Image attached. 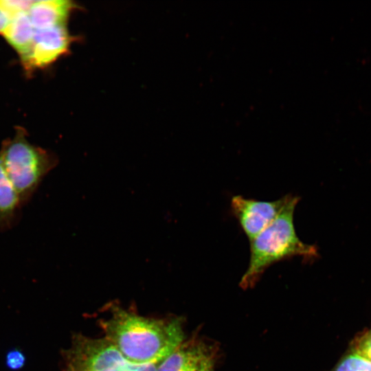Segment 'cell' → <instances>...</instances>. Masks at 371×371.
<instances>
[{
    "label": "cell",
    "mask_w": 371,
    "mask_h": 371,
    "mask_svg": "<svg viewBox=\"0 0 371 371\" xmlns=\"http://www.w3.org/2000/svg\"><path fill=\"white\" fill-rule=\"evenodd\" d=\"M300 199L292 195L277 218L249 242V261L241 287L252 286L268 267L279 261L295 256L313 261L319 257L317 247L304 243L296 234L294 212Z\"/></svg>",
    "instance_id": "cell-2"
},
{
    "label": "cell",
    "mask_w": 371,
    "mask_h": 371,
    "mask_svg": "<svg viewBox=\"0 0 371 371\" xmlns=\"http://www.w3.org/2000/svg\"><path fill=\"white\" fill-rule=\"evenodd\" d=\"M25 358L23 352L18 350L10 351L6 356V365L12 370L21 368L25 364Z\"/></svg>",
    "instance_id": "cell-14"
},
{
    "label": "cell",
    "mask_w": 371,
    "mask_h": 371,
    "mask_svg": "<svg viewBox=\"0 0 371 371\" xmlns=\"http://www.w3.org/2000/svg\"><path fill=\"white\" fill-rule=\"evenodd\" d=\"M34 33L35 29L27 12H21L12 16L3 34L7 42L16 50L25 68L29 63Z\"/></svg>",
    "instance_id": "cell-9"
},
{
    "label": "cell",
    "mask_w": 371,
    "mask_h": 371,
    "mask_svg": "<svg viewBox=\"0 0 371 371\" xmlns=\"http://www.w3.org/2000/svg\"><path fill=\"white\" fill-rule=\"evenodd\" d=\"M350 350L371 361V328L353 340Z\"/></svg>",
    "instance_id": "cell-12"
},
{
    "label": "cell",
    "mask_w": 371,
    "mask_h": 371,
    "mask_svg": "<svg viewBox=\"0 0 371 371\" xmlns=\"http://www.w3.org/2000/svg\"><path fill=\"white\" fill-rule=\"evenodd\" d=\"M213 366V356L203 344H181L162 360L157 371H198Z\"/></svg>",
    "instance_id": "cell-7"
},
{
    "label": "cell",
    "mask_w": 371,
    "mask_h": 371,
    "mask_svg": "<svg viewBox=\"0 0 371 371\" xmlns=\"http://www.w3.org/2000/svg\"><path fill=\"white\" fill-rule=\"evenodd\" d=\"M292 195L288 194L270 201L235 195L231 199L232 214L250 242L277 218Z\"/></svg>",
    "instance_id": "cell-5"
},
{
    "label": "cell",
    "mask_w": 371,
    "mask_h": 371,
    "mask_svg": "<svg viewBox=\"0 0 371 371\" xmlns=\"http://www.w3.org/2000/svg\"><path fill=\"white\" fill-rule=\"evenodd\" d=\"M23 206L0 156V232L8 231L16 225L21 216Z\"/></svg>",
    "instance_id": "cell-10"
},
{
    "label": "cell",
    "mask_w": 371,
    "mask_h": 371,
    "mask_svg": "<svg viewBox=\"0 0 371 371\" xmlns=\"http://www.w3.org/2000/svg\"><path fill=\"white\" fill-rule=\"evenodd\" d=\"M0 156L23 205L31 200L44 178L58 164L54 153L31 144L22 129L18 130L13 138L2 143Z\"/></svg>",
    "instance_id": "cell-3"
},
{
    "label": "cell",
    "mask_w": 371,
    "mask_h": 371,
    "mask_svg": "<svg viewBox=\"0 0 371 371\" xmlns=\"http://www.w3.org/2000/svg\"><path fill=\"white\" fill-rule=\"evenodd\" d=\"M111 341L130 363L142 365L161 361L183 339L177 319L147 318L117 308L102 324Z\"/></svg>",
    "instance_id": "cell-1"
},
{
    "label": "cell",
    "mask_w": 371,
    "mask_h": 371,
    "mask_svg": "<svg viewBox=\"0 0 371 371\" xmlns=\"http://www.w3.org/2000/svg\"><path fill=\"white\" fill-rule=\"evenodd\" d=\"M74 5L69 1H34L27 13L35 30L65 25Z\"/></svg>",
    "instance_id": "cell-8"
},
{
    "label": "cell",
    "mask_w": 371,
    "mask_h": 371,
    "mask_svg": "<svg viewBox=\"0 0 371 371\" xmlns=\"http://www.w3.org/2000/svg\"><path fill=\"white\" fill-rule=\"evenodd\" d=\"M69 371H84V370L69 369Z\"/></svg>",
    "instance_id": "cell-18"
},
{
    "label": "cell",
    "mask_w": 371,
    "mask_h": 371,
    "mask_svg": "<svg viewBox=\"0 0 371 371\" xmlns=\"http://www.w3.org/2000/svg\"><path fill=\"white\" fill-rule=\"evenodd\" d=\"M131 371H157L155 363L135 365Z\"/></svg>",
    "instance_id": "cell-16"
},
{
    "label": "cell",
    "mask_w": 371,
    "mask_h": 371,
    "mask_svg": "<svg viewBox=\"0 0 371 371\" xmlns=\"http://www.w3.org/2000/svg\"><path fill=\"white\" fill-rule=\"evenodd\" d=\"M212 367L213 366H207V367H205V368H203L198 371H213L212 370Z\"/></svg>",
    "instance_id": "cell-17"
},
{
    "label": "cell",
    "mask_w": 371,
    "mask_h": 371,
    "mask_svg": "<svg viewBox=\"0 0 371 371\" xmlns=\"http://www.w3.org/2000/svg\"><path fill=\"white\" fill-rule=\"evenodd\" d=\"M69 369L84 371H131L128 363L108 339L77 337L68 352Z\"/></svg>",
    "instance_id": "cell-4"
},
{
    "label": "cell",
    "mask_w": 371,
    "mask_h": 371,
    "mask_svg": "<svg viewBox=\"0 0 371 371\" xmlns=\"http://www.w3.org/2000/svg\"><path fill=\"white\" fill-rule=\"evenodd\" d=\"M71 37L66 25L35 30L27 70L43 67L55 61L67 51Z\"/></svg>",
    "instance_id": "cell-6"
},
{
    "label": "cell",
    "mask_w": 371,
    "mask_h": 371,
    "mask_svg": "<svg viewBox=\"0 0 371 371\" xmlns=\"http://www.w3.org/2000/svg\"><path fill=\"white\" fill-rule=\"evenodd\" d=\"M331 371H371V361L350 350Z\"/></svg>",
    "instance_id": "cell-11"
},
{
    "label": "cell",
    "mask_w": 371,
    "mask_h": 371,
    "mask_svg": "<svg viewBox=\"0 0 371 371\" xmlns=\"http://www.w3.org/2000/svg\"><path fill=\"white\" fill-rule=\"evenodd\" d=\"M12 16L0 6V34H3L9 25Z\"/></svg>",
    "instance_id": "cell-15"
},
{
    "label": "cell",
    "mask_w": 371,
    "mask_h": 371,
    "mask_svg": "<svg viewBox=\"0 0 371 371\" xmlns=\"http://www.w3.org/2000/svg\"><path fill=\"white\" fill-rule=\"evenodd\" d=\"M34 1L0 0V6L12 16L21 12H28Z\"/></svg>",
    "instance_id": "cell-13"
}]
</instances>
